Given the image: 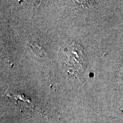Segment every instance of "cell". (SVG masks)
<instances>
[{
    "label": "cell",
    "instance_id": "6da1fadb",
    "mask_svg": "<svg viewBox=\"0 0 123 123\" xmlns=\"http://www.w3.org/2000/svg\"><path fill=\"white\" fill-rule=\"evenodd\" d=\"M60 52L62 60L70 73H80L86 67V58L79 44L71 43L64 47Z\"/></svg>",
    "mask_w": 123,
    "mask_h": 123
}]
</instances>
